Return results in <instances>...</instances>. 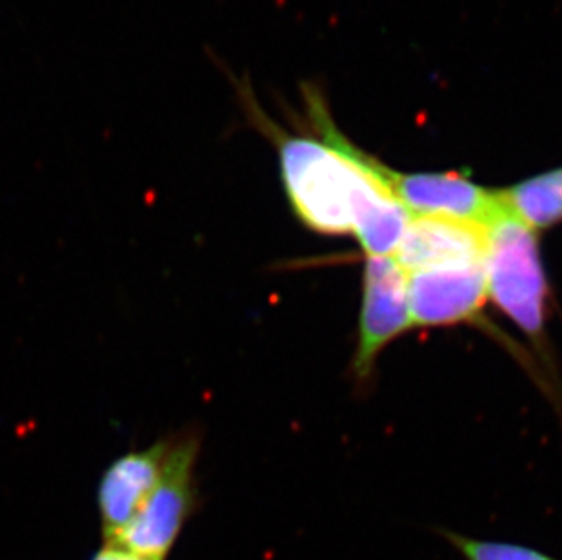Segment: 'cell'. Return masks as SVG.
I'll use <instances>...</instances> for the list:
<instances>
[{
    "instance_id": "1",
    "label": "cell",
    "mask_w": 562,
    "mask_h": 560,
    "mask_svg": "<svg viewBox=\"0 0 562 560\" xmlns=\"http://www.w3.org/2000/svg\"><path fill=\"white\" fill-rule=\"evenodd\" d=\"M246 112L276 144L288 201L299 221L323 235H356L367 257H393L412 213L368 171L357 148L310 91L308 110L321 141L293 137L271 122L243 90Z\"/></svg>"
},
{
    "instance_id": "2",
    "label": "cell",
    "mask_w": 562,
    "mask_h": 560,
    "mask_svg": "<svg viewBox=\"0 0 562 560\" xmlns=\"http://www.w3.org/2000/svg\"><path fill=\"white\" fill-rule=\"evenodd\" d=\"M484 273L488 299L533 343H544L548 280L536 229L512 210L486 226Z\"/></svg>"
},
{
    "instance_id": "3",
    "label": "cell",
    "mask_w": 562,
    "mask_h": 560,
    "mask_svg": "<svg viewBox=\"0 0 562 560\" xmlns=\"http://www.w3.org/2000/svg\"><path fill=\"white\" fill-rule=\"evenodd\" d=\"M199 451L201 437L196 429L173 434L165 475L112 542L148 559L170 557L190 518L201 506L195 475Z\"/></svg>"
},
{
    "instance_id": "4",
    "label": "cell",
    "mask_w": 562,
    "mask_h": 560,
    "mask_svg": "<svg viewBox=\"0 0 562 560\" xmlns=\"http://www.w3.org/2000/svg\"><path fill=\"white\" fill-rule=\"evenodd\" d=\"M364 165L412 215L457 219L486 227L508 210L501 190H486L462 173H401L368 154Z\"/></svg>"
},
{
    "instance_id": "5",
    "label": "cell",
    "mask_w": 562,
    "mask_h": 560,
    "mask_svg": "<svg viewBox=\"0 0 562 560\" xmlns=\"http://www.w3.org/2000/svg\"><path fill=\"white\" fill-rule=\"evenodd\" d=\"M409 326L406 271L393 257H367L359 346L353 362L357 377L367 379L382 349Z\"/></svg>"
},
{
    "instance_id": "6",
    "label": "cell",
    "mask_w": 562,
    "mask_h": 560,
    "mask_svg": "<svg viewBox=\"0 0 562 560\" xmlns=\"http://www.w3.org/2000/svg\"><path fill=\"white\" fill-rule=\"evenodd\" d=\"M415 326H456L477 317L488 301L483 262L436 266L406 273Z\"/></svg>"
},
{
    "instance_id": "7",
    "label": "cell",
    "mask_w": 562,
    "mask_h": 560,
    "mask_svg": "<svg viewBox=\"0 0 562 560\" xmlns=\"http://www.w3.org/2000/svg\"><path fill=\"white\" fill-rule=\"evenodd\" d=\"M171 440L173 435H168L148 448L127 451L102 473L97 507L104 542H112L154 493L165 475Z\"/></svg>"
},
{
    "instance_id": "8",
    "label": "cell",
    "mask_w": 562,
    "mask_h": 560,
    "mask_svg": "<svg viewBox=\"0 0 562 560\" xmlns=\"http://www.w3.org/2000/svg\"><path fill=\"white\" fill-rule=\"evenodd\" d=\"M486 227L457 219L414 215L393 259L406 273L436 266L483 262Z\"/></svg>"
},
{
    "instance_id": "9",
    "label": "cell",
    "mask_w": 562,
    "mask_h": 560,
    "mask_svg": "<svg viewBox=\"0 0 562 560\" xmlns=\"http://www.w3.org/2000/svg\"><path fill=\"white\" fill-rule=\"evenodd\" d=\"M464 560H558L528 546L501 540L472 539L456 531H440Z\"/></svg>"
},
{
    "instance_id": "10",
    "label": "cell",
    "mask_w": 562,
    "mask_h": 560,
    "mask_svg": "<svg viewBox=\"0 0 562 560\" xmlns=\"http://www.w3.org/2000/svg\"><path fill=\"white\" fill-rule=\"evenodd\" d=\"M90 560H154L148 557L138 556L135 551L127 550L124 546L115 545V542H104L101 550Z\"/></svg>"
}]
</instances>
